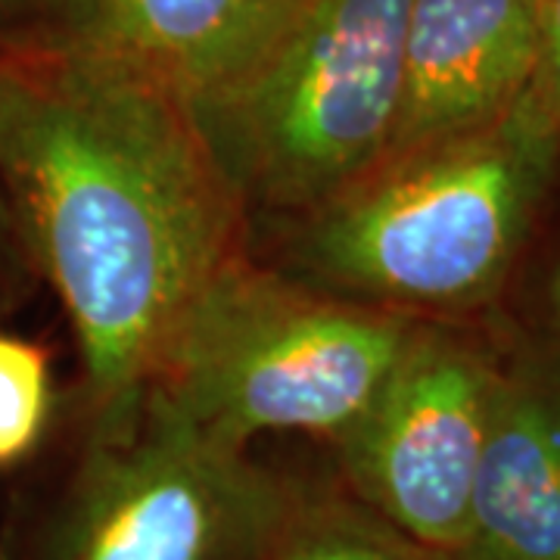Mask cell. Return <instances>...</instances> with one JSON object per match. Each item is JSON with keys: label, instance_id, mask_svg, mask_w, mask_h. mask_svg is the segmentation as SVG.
Wrapping results in <instances>:
<instances>
[{"label": "cell", "instance_id": "1", "mask_svg": "<svg viewBox=\"0 0 560 560\" xmlns=\"http://www.w3.org/2000/svg\"><path fill=\"white\" fill-rule=\"evenodd\" d=\"M0 187L79 337L94 418L140 399L246 212L187 103L101 38L0 44Z\"/></svg>", "mask_w": 560, "mask_h": 560}, {"label": "cell", "instance_id": "2", "mask_svg": "<svg viewBox=\"0 0 560 560\" xmlns=\"http://www.w3.org/2000/svg\"><path fill=\"white\" fill-rule=\"evenodd\" d=\"M558 156L560 128L529 88L492 125L386 156L296 219L287 275L411 318L480 305L517 259Z\"/></svg>", "mask_w": 560, "mask_h": 560}, {"label": "cell", "instance_id": "3", "mask_svg": "<svg viewBox=\"0 0 560 560\" xmlns=\"http://www.w3.org/2000/svg\"><path fill=\"white\" fill-rule=\"evenodd\" d=\"M418 318L231 256L187 302L147 389L221 440L334 445L393 374Z\"/></svg>", "mask_w": 560, "mask_h": 560}, {"label": "cell", "instance_id": "4", "mask_svg": "<svg viewBox=\"0 0 560 560\" xmlns=\"http://www.w3.org/2000/svg\"><path fill=\"white\" fill-rule=\"evenodd\" d=\"M411 0H296L190 119L243 212L302 219L389 153Z\"/></svg>", "mask_w": 560, "mask_h": 560}, {"label": "cell", "instance_id": "5", "mask_svg": "<svg viewBox=\"0 0 560 560\" xmlns=\"http://www.w3.org/2000/svg\"><path fill=\"white\" fill-rule=\"evenodd\" d=\"M302 514L290 486L143 389L94 418L50 560H271Z\"/></svg>", "mask_w": 560, "mask_h": 560}, {"label": "cell", "instance_id": "6", "mask_svg": "<svg viewBox=\"0 0 560 560\" xmlns=\"http://www.w3.org/2000/svg\"><path fill=\"white\" fill-rule=\"evenodd\" d=\"M495 377L480 342L418 320L377 399L337 442L352 492L420 548L458 555Z\"/></svg>", "mask_w": 560, "mask_h": 560}, {"label": "cell", "instance_id": "7", "mask_svg": "<svg viewBox=\"0 0 560 560\" xmlns=\"http://www.w3.org/2000/svg\"><path fill=\"white\" fill-rule=\"evenodd\" d=\"M536 62V0H411L399 121L386 156L501 119L533 88Z\"/></svg>", "mask_w": 560, "mask_h": 560}, {"label": "cell", "instance_id": "8", "mask_svg": "<svg viewBox=\"0 0 560 560\" xmlns=\"http://www.w3.org/2000/svg\"><path fill=\"white\" fill-rule=\"evenodd\" d=\"M458 560H560V374L501 368Z\"/></svg>", "mask_w": 560, "mask_h": 560}, {"label": "cell", "instance_id": "9", "mask_svg": "<svg viewBox=\"0 0 560 560\" xmlns=\"http://www.w3.org/2000/svg\"><path fill=\"white\" fill-rule=\"evenodd\" d=\"M296 0H97L101 40L197 103L241 75Z\"/></svg>", "mask_w": 560, "mask_h": 560}, {"label": "cell", "instance_id": "10", "mask_svg": "<svg viewBox=\"0 0 560 560\" xmlns=\"http://www.w3.org/2000/svg\"><path fill=\"white\" fill-rule=\"evenodd\" d=\"M54 405L50 361L35 342L0 334V467L22 460L44 436Z\"/></svg>", "mask_w": 560, "mask_h": 560}, {"label": "cell", "instance_id": "11", "mask_svg": "<svg viewBox=\"0 0 560 560\" xmlns=\"http://www.w3.org/2000/svg\"><path fill=\"white\" fill-rule=\"evenodd\" d=\"M271 560H418L342 514H305Z\"/></svg>", "mask_w": 560, "mask_h": 560}, {"label": "cell", "instance_id": "12", "mask_svg": "<svg viewBox=\"0 0 560 560\" xmlns=\"http://www.w3.org/2000/svg\"><path fill=\"white\" fill-rule=\"evenodd\" d=\"M101 38L97 0H0V44Z\"/></svg>", "mask_w": 560, "mask_h": 560}, {"label": "cell", "instance_id": "13", "mask_svg": "<svg viewBox=\"0 0 560 560\" xmlns=\"http://www.w3.org/2000/svg\"><path fill=\"white\" fill-rule=\"evenodd\" d=\"M536 16H539V62H536L533 94L560 128V0H536Z\"/></svg>", "mask_w": 560, "mask_h": 560}, {"label": "cell", "instance_id": "14", "mask_svg": "<svg viewBox=\"0 0 560 560\" xmlns=\"http://www.w3.org/2000/svg\"><path fill=\"white\" fill-rule=\"evenodd\" d=\"M548 300H551V315H555V324H558V330H560V265H558V271H555V278H551Z\"/></svg>", "mask_w": 560, "mask_h": 560}]
</instances>
